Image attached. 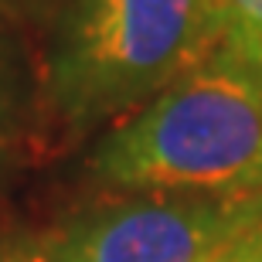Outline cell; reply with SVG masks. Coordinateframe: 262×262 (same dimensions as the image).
<instances>
[{
  "label": "cell",
  "instance_id": "obj_6",
  "mask_svg": "<svg viewBox=\"0 0 262 262\" xmlns=\"http://www.w3.org/2000/svg\"><path fill=\"white\" fill-rule=\"evenodd\" d=\"M0 262H41V255L28 252V249H4V252H0Z\"/></svg>",
  "mask_w": 262,
  "mask_h": 262
},
{
  "label": "cell",
  "instance_id": "obj_4",
  "mask_svg": "<svg viewBox=\"0 0 262 262\" xmlns=\"http://www.w3.org/2000/svg\"><path fill=\"white\" fill-rule=\"evenodd\" d=\"M218 20V55L262 78V0H211Z\"/></svg>",
  "mask_w": 262,
  "mask_h": 262
},
{
  "label": "cell",
  "instance_id": "obj_3",
  "mask_svg": "<svg viewBox=\"0 0 262 262\" xmlns=\"http://www.w3.org/2000/svg\"><path fill=\"white\" fill-rule=\"evenodd\" d=\"M262 225V194H123L78 214L41 262H211Z\"/></svg>",
  "mask_w": 262,
  "mask_h": 262
},
{
  "label": "cell",
  "instance_id": "obj_5",
  "mask_svg": "<svg viewBox=\"0 0 262 262\" xmlns=\"http://www.w3.org/2000/svg\"><path fill=\"white\" fill-rule=\"evenodd\" d=\"M211 262H262V225H255L252 232H245L242 238H235Z\"/></svg>",
  "mask_w": 262,
  "mask_h": 262
},
{
  "label": "cell",
  "instance_id": "obj_2",
  "mask_svg": "<svg viewBox=\"0 0 262 262\" xmlns=\"http://www.w3.org/2000/svg\"><path fill=\"white\" fill-rule=\"evenodd\" d=\"M218 51L211 0H75L51 58L61 119H126Z\"/></svg>",
  "mask_w": 262,
  "mask_h": 262
},
{
  "label": "cell",
  "instance_id": "obj_1",
  "mask_svg": "<svg viewBox=\"0 0 262 262\" xmlns=\"http://www.w3.org/2000/svg\"><path fill=\"white\" fill-rule=\"evenodd\" d=\"M89 174L119 194H262V78L214 51L102 133Z\"/></svg>",
  "mask_w": 262,
  "mask_h": 262
}]
</instances>
